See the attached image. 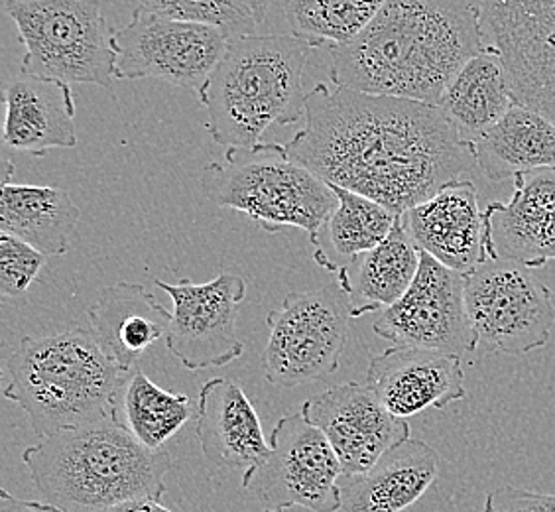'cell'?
<instances>
[{"label":"cell","instance_id":"836d02e7","mask_svg":"<svg viewBox=\"0 0 555 512\" xmlns=\"http://www.w3.org/2000/svg\"><path fill=\"white\" fill-rule=\"evenodd\" d=\"M101 512H173L162 504L160 499H132V501L118 502Z\"/></svg>","mask_w":555,"mask_h":512},{"label":"cell","instance_id":"6da1fadb","mask_svg":"<svg viewBox=\"0 0 555 512\" xmlns=\"http://www.w3.org/2000/svg\"><path fill=\"white\" fill-rule=\"evenodd\" d=\"M306 125L282 144L325 183L404 215L477 166L473 150L438 105L313 87Z\"/></svg>","mask_w":555,"mask_h":512},{"label":"cell","instance_id":"ac0fdd59","mask_svg":"<svg viewBox=\"0 0 555 512\" xmlns=\"http://www.w3.org/2000/svg\"><path fill=\"white\" fill-rule=\"evenodd\" d=\"M508 202L487 205L491 260L544 268L555 260V166L518 174Z\"/></svg>","mask_w":555,"mask_h":512},{"label":"cell","instance_id":"d6986e66","mask_svg":"<svg viewBox=\"0 0 555 512\" xmlns=\"http://www.w3.org/2000/svg\"><path fill=\"white\" fill-rule=\"evenodd\" d=\"M197 402L195 432L205 459L215 470L241 473L245 483L270 451L253 400L236 381L211 379L202 386Z\"/></svg>","mask_w":555,"mask_h":512},{"label":"cell","instance_id":"ba28073f","mask_svg":"<svg viewBox=\"0 0 555 512\" xmlns=\"http://www.w3.org/2000/svg\"><path fill=\"white\" fill-rule=\"evenodd\" d=\"M349 270L337 268L332 284L311 292H292L282 308L267 316L262 373L272 386L296 388L335 373L352 320Z\"/></svg>","mask_w":555,"mask_h":512},{"label":"cell","instance_id":"e0dca14e","mask_svg":"<svg viewBox=\"0 0 555 512\" xmlns=\"http://www.w3.org/2000/svg\"><path fill=\"white\" fill-rule=\"evenodd\" d=\"M364 384L390 414L404 420L467 395L460 355L400 345L374 357Z\"/></svg>","mask_w":555,"mask_h":512},{"label":"cell","instance_id":"ffe728a7","mask_svg":"<svg viewBox=\"0 0 555 512\" xmlns=\"http://www.w3.org/2000/svg\"><path fill=\"white\" fill-rule=\"evenodd\" d=\"M438 475V451L422 439H404L371 470L343 475L339 512H404L426 495Z\"/></svg>","mask_w":555,"mask_h":512},{"label":"cell","instance_id":"7a4b0ae2","mask_svg":"<svg viewBox=\"0 0 555 512\" xmlns=\"http://www.w3.org/2000/svg\"><path fill=\"white\" fill-rule=\"evenodd\" d=\"M489 46L473 0H386L352 42L332 50L333 86L439 105Z\"/></svg>","mask_w":555,"mask_h":512},{"label":"cell","instance_id":"d4e9b609","mask_svg":"<svg viewBox=\"0 0 555 512\" xmlns=\"http://www.w3.org/2000/svg\"><path fill=\"white\" fill-rule=\"evenodd\" d=\"M516 103L501 54L489 43L453 77L438 107L460 130L461 137L470 142L496 125Z\"/></svg>","mask_w":555,"mask_h":512},{"label":"cell","instance_id":"d6a6232c","mask_svg":"<svg viewBox=\"0 0 555 512\" xmlns=\"http://www.w3.org/2000/svg\"><path fill=\"white\" fill-rule=\"evenodd\" d=\"M0 512H64L52 502L24 501L12 492L0 491Z\"/></svg>","mask_w":555,"mask_h":512},{"label":"cell","instance_id":"f546056e","mask_svg":"<svg viewBox=\"0 0 555 512\" xmlns=\"http://www.w3.org/2000/svg\"><path fill=\"white\" fill-rule=\"evenodd\" d=\"M140 11L173 21L197 22L221 28L229 38L255 34L257 22L243 0H137Z\"/></svg>","mask_w":555,"mask_h":512},{"label":"cell","instance_id":"7402d4cb","mask_svg":"<svg viewBox=\"0 0 555 512\" xmlns=\"http://www.w3.org/2000/svg\"><path fill=\"white\" fill-rule=\"evenodd\" d=\"M4 103V142L12 150L43 156L50 150L77 144L72 87L24 77L7 87Z\"/></svg>","mask_w":555,"mask_h":512},{"label":"cell","instance_id":"44dd1931","mask_svg":"<svg viewBox=\"0 0 555 512\" xmlns=\"http://www.w3.org/2000/svg\"><path fill=\"white\" fill-rule=\"evenodd\" d=\"M87 316L96 342L125 373L132 371L150 345L168 337L171 325V311L134 282L103 289Z\"/></svg>","mask_w":555,"mask_h":512},{"label":"cell","instance_id":"2e32d148","mask_svg":"<svg viewBox=\"0 0 555 512\" xmlns=\"http://www.w3.org/2000/svg\"><path fill=\"white\" fill-rule=\"evenodd\" d=\"M408 235L441 265L469 274L491 260L487 215L470 180H455L402 215Z\"/></svg>","mask_w":555,"mask_h":512},{"label":"cell","instance_id":"9c48e42d","mask_svg":"<svg viewBox=\"0 0 555 512\" xmlns=\"http://www.w3.org/2000/svg\"><path fill=\"white\" fill-rule=\"evenodd\" d=\"M465 298L477 347L516 357L552 337V290L520 263L496 258L475 268L465 274Z\"/></svg>","mask_w":555,"mask_h":512},{"label":"cell","instance_id":"30bf717a","mask_svg":"<svg viewBox=\"0 0 555 512\" xmlns=\"http://www.w3.org/2000/svg\"><path fill=\"white\" fill-rule=\"evenodd\" d=\"M341 461L330 439L301 412L282 417L270 434V451L243 483L255 492L262 512H311L341 509Z\"/></svg>","mask_w":555,"mask_h":512},{"label":"cell","instance_id":"3957f363","mask_svg":"<svg viewBox=\"0 0 555 512\" xmlns=\"http://www.w3.org/2000/svg\"><path fill=\"white\" fill-rule=\"evenodd\" d=\"M22 461L38 491L64 512L160 499L171 470L170 453L146 448L115 418L42 438L24 449Z\"/></svg>","mask_w":555,"mask_h":512},{"label":"cell","instance_id":"e575fe53","mask_svg":"<svg viewBox=\"0 0 555 512\" xmlns=\"http://www.w3.org/2000/svg\"><path fill=\"white\" fill-rule=\"evenodd\" d=\"M243 2H245L248 12L253 14L257 26H260L267 18L268 12L272 11L280 0H243Z\"/></svg>","mask_w":555,"mask_h":512},{"label":"cell","instance_id":"7c38bea8","mask_svg":"<svg viewBox=\"0 0 555 512\" xmlns=\"http://www.w3.org/2000/svg\"><path fill=\"white\" fill-rule=\"evenodd\" d=\"M514 97L555 125V0H473Z\"/></svg>","mask_w":555,"mask_h":512},{"label":"cell","instance_id":"277c9868","mask_svg":"<svg viewBox=\"0 0 555 512\" xmlns=\"http://www.w3.org/2000/svg\"><path fill=\"white\" fill-rule=\"evenodd\" d=\"M310 52V46L292 34L231 38L199 95L211 139L229 150H253L272 125L289 127L304 120Z\"/></svg>","mask_w":555,"mask_h":512},{"label":"cell","instance_id":"4dcf8cb0","mask_svg":"<svg viewBox=\"0 0 555 512\" xmlns=\"http://www.w3.org/2000/svg\"><path fill=\"white\" fill-rule=\"evenodd\" d=\"M48 256L18 236L0 233V292L4 298H18L36 282Z\"/></svg>","mask_w":555,"mask_h":512},{"label":"cell","instance_id":"5bb4252c","mask_svg":"<svg viewBox=\"0 0 555 512\" xmlns=\"http://www.w3.org/2000/svg\"><path fill=\"white\" fill-rule=\"evenodd\" d=\"M154 284L173 304L166 345L185 369L224 367L245 353V343L236 335L238 306L246 298L243 278L221 272L205 284H193L185 278L178 284L162 280Z\"/></svg>","mask_w":555,"mask_h":512},{"label":"cell","instance_id":"5b68a950","mask_svg":"<svg viewBox=\"0 0 555 512\" xmlns=\"http://www.w3.org/2000/svg\"><path fill=\"white\" fill-rule=\"evenodd\" d=\"M4 396L42 438L115 418L127 374L91 330L24 337L7 361Z\"/></svg>","mask_w":555,"mask_h":512},{"label":"cell","instance_id":"603a6c76","mask_svg":"<svg viewBox=\"0 0 555 512\" xmlns=\"http://www.w3.org/2000/svg\"><path fill=\"white\" fill-rule=\"evenodd\" d=\"M469 144L489 182H504L518 174L555 166L554 123L520 103Z\"/></svg>","mask_w":555,"mask_h":512},{"label":"cell","instance_id":"9a60e30c","mask_svg":"<svg viewBox=\"0 0 555 512\" xmlns=\"http://www.w3.org/2000/svg\"><path fill=\"white\" fill-rule=\"evenodd\" d=\"M299 412L330 439L343 475L371 470L388 449L410 438L406 420L390 414L366 384H337L308 398Z\"/></svg>","mask_w":555,"mask_h":512},{"label":"cell","instance_id":"83f0119b","mask_svg":"<svg viewBox=\"0 0 555 512\" xmlns=\"http://www.w3.org/2000/svg\"><path fill=\"white\" fill-rule=\"evenodd\" d=\"M386 0H280L289 33L313 48H339L352 42Z\"/></svg>","mask_w":555,"mask_h":512},{"label":"cell","instance_id":"cb8c5ba5","mask_svg":"<svg viewBox=\"0 0 555 512\" xmlns=\"http://www.w3.org/2000/svg\"><path fill=\"white\" fill-rule=\"evenodd\" d=\"M81 212L72 195L50 185H22L4 180L0 195V229L18 236L46 256H64Z\"/></svg>","mask_w":555,"mask_h":512},{"label":"cell","instance_id":"1f68e13d","mask_svg":"<svg viewBox=\"0 0 555 512\" xmlns=\"http://www.w3.org/2000/svg\"><path fill=\"white\" fill-rule=\"evenodd\" d=\"M482 512H555V492H535L502 485L487 495Z\"/></svg>","mask_w":555,"mask_h":512},{"label":"cell","instance_id":"4fadbf2b","mask_svg":"<svg viewBox=\"0 0 555 512\" xmlns=\"http://www.w3.org/2000/svg\"><path fill=\"white\" fill-rule=\"evenodd\" d=\"M420 270L406 294L380 311L374 333L400 347L469 355L477 351L470 328L465 274L420 251Z\"/></svg>","mask_w":555,"mask_h":512},{"label":"cell","instance_id":"f1b7e54d","mask_svg":"<svg viewBox=\"0 0 555 512\" xmlns=\"http://www.w3.org/2000/svg\"><path fill=\"white\" fill-rule=\"evenodd\" d=\"M337 197V207L330 217V239L337 253L347 258H359L373 251L392 233L398 215L383 203L366 195L327 183Z\"/></svg>","mask_w":555,"mask_h":512},{"label":"cell","instance_id":"8fae6325","mask_svg":"<svg viewBox=\"0 0 555 512\" xmlns=\"http://www.w3.org/2000/svg\"><path fill=\"white\" fill-rule=\"evenodd\" d=\"M229 40L221 28L137 9L115 33L117 79L154 77L202 95Z\"/></svg>","mask_w":555,"mask_h":512},{"label":"cell","instance_id":"52a82bcc","mask_svg":"<svg viewBox=\"0 0 555 512\" xmlns=\"http://www.w3.org/2000/svg\"><path fill=\"white\" fill-rule=\"evenodd\" d=\"M26 77L108 89L117 79L115 30L99 0H9Z\"/></svg>","mask_w":555,"mask_h":512},{"label":"cell","instance_id":"8992f818","mask_svg":"<svg viewBox=\"0 0 555 512\" xmlns=\"http://www.w3.org/2000/svg\"><path fill=\"white\" fill-rule=\"evenodd\" d=\"M202 188L209 202L246 215L267 233L306 231L315 251L337 203L332 188L306 166L289 161L276 142L227 150L224 164L205 168Z\"/></svg>","mask_w":555,"mask_h":512},{"label":"cell","instance_id":"4316f807","mask_svg":"<svg viewBox=\"0 0 555 512\" xmlns=\"http://www.w3.org/2000/svg\"><path fill=\"white\" fill-rule=\"evenodd\" d=\"M199 417V402L190 396L164 391L142 371H130L120 388L117 422L146 448H164L192 418Z\"/></svg>","mask_w":555,"mask_h":512},{"label":"cell","instance_id":"484cf974","mask_svg":"<svg viewBox=\"0 0 555 512\" xmlns=\"http://www.w3.org/2000/svg\"><path fill=\"white\" fill-rule=\"evenodd\" d=\"M420 248L408 235L402 215L380 245L364 253L357 278L349 282L352 320L386 310L406 294L420 270Z\"/></svg>","mask_w":555,"mask_h":512}]
</instances>
